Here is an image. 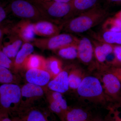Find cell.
Instances as JSON below:
<instances>
[{
	"label": "cell",
	"mask_w": 121,
	"mask_h": 121,
	"mask_svg": "<svg viewBox=\"0 0 121 121\" xmlns=\"http://www.w3.org/2000/svg\"><path fill=\"white\" fill-rule=\"evenodd\" d=\"M79 39L69 33H64L48 37L36 38L32 42L34 47L42 51H57L70 45H78Z\"/></svg>",
	"instance_id": "5b68a950"
},
{
	"label": "cell",
	"mask_w": 121,
	"mask_h": 121,
	"mask_svg": "<svg viewBox=\"0 0 121 121\" xmlns=\"http://www.w3.org/2000/svg\"><path fill=\"white\" fill-rule=\"evenodd\" d=\"M107 16L105 11L95 7L66 21L62 30L69 33L84 32L102 23Z\"/></svg>",
	"instance_id": "6da1fadb"
},
{
	"label": "cell",
	"mask_w": 121,
	"mask_h": 121,
	"mask_svg": "<svg viewBox=\"0 0 121 121\" xmlns=\"http://www.w3.org/2000/svg\"><path fill=\"white\" fill-rule=\"evenodd\" d=\"M77 90L80 98L95 104H104L107 99L101 83L95 76L84 77Z\"/></svg>",
	"instance_id": "277c9868"
},
{
	"label": "cell",
	"mask_w": 121,
	"mask_h": 121,
	"mask_svg": "<svg viewBox=\"0 0 121 121\" xmlns=\"http://www.w3.org/2000/svg\"><path fill=\"white\" fill-rule=\"evenodd\" d=\"M116 17L118 18L121 20V11L117 14L116 15Z\"/></svg>",
	"instance_id": "e575fe53"
},
{
	"label": "cell",
	"mask_w": 121,
	"mask_h": 121,
	"mask_svg": "<svg viewBox=\"0 0 121 121\" xmlns=\"http://www.w3.org/2000/svg\"><path fill=\"white\" fill-rule=\"evenodd\" d=\"M9 9L15 16L21 19L32 22L44 20L39 9L30 0H13L9 5Z\"/></svg>",
	"instance_id": "8992f818"
},
{
	"label": "cell",
	"mask_w": 121,
	"mask_h": 121,
	"mask_svg": "<svg viewBox=\"0 0 121 121\" xmlns=\"http://www.w3.org/2000/svg\"><path fill=\"white\" fill-rule=\"evenodd\" d=\"M30 1L39 9L44 20L54 23L62 25L74 17L71 2L61 3L43 0Z\"/></svg>",
	"instance_id": "7a4b0ae2"
},
{
	"label": "cell",
	"mask_w": 121,
	"mask_h": 121,
	"mask_svg": "<svg viewBox=\"0 0 121 121\" xmlns=\"http://www.w3.org/2000/svg\"><path fill=\"white\" fill-rule=\"evenodd\" d=\"M21 98V88L19 84L0 86V109L7 111L11 117L17 115L19 111Z\"/></svg>",
	"instance_id": "3957f363"
},
{
	"label": "cell",
	"mask_w": 121,
	"mask_h": 121,
	"mask_svg": "<svg viewBox=\"0 0 121 121\" xmlns=\"http://www.w3.org/2000/svg\"><path fill=\"white\" fill-rule=\"evenodd\" d=\"M33 23L28 20L21 19L12 27L9 31L17 35L24 43H32L35 39Z\"/></svg>",
	"instance_id": "9c48e42d"
},
{
	"label": "cell",
	"mask_w": 121,
	"mask_h": 121,
	"mask_svg": "<svg viewBox=\"0 0 121 121\" xmlns=\"http://www.w3.org/2000/svg\"><path fill=\"white\" fill-rule=\"evenodd\" d=\"M46 59L43 56L36 54H31L28 57L23 68L26 70L37 69L45 70Z\"/></svg>",
	"instance_id": "ffe728a7"
},
{
	"label": "cell",
	"mask_w": 121,
	"mask_h": 121,
	"mask_svg": "<svg viewBox=\"0 0 121 121\" xmlns=\"http://www.w3.org/2000/svg\"></svg>",
	"instance_id": "f35d334b"
},
{
	"label": "cell",
	"mask_w": 121,
	"mask_h": 121,
	"mask_svg": "<svg viewBox=\"0 0 121 121\" xmlns=\"http://www.w3.org/2000/svg\"><path fill=\"white\" fill-rule=\"evenodd\" d=\"M80 69L74 68L68 74V83L69 89L77 90L82 82L83 78Z\"/></svg>",
	"instance_id": "603a6c76"
},
{
	"label": "cell",
	"mask_w": 121,
	"mask_h": 121,
	"mask_svg": "<svg viewBox=\"0 0 121 121\" xmlns=\"http://www.w3.org/2000/svg\"><path fill=\"white\" fill-rule=\"evenodd\" d=\"M78 45H69L56 51L58 55L63 58L67 60L74 59L78 57Z\"/></svg>",
	"instance_id": "d4e9b609"
},
{
	"label": "cell",
	"mask_w": 121,
	"mask_h": 121,
	"mask_svg": "<svg viewBox=\"0 0 121 121\" xmlns=\"http://www.w3.org/2000/svg\"><path fill=\"white\" fill-rule=\"evenodd\" d=\"M116 118L115 121H121V119H120V118L118 119V118Z\"/></svg>",
	"instance_id": "8d00e7d4"
},
{
	"label": "cell",
	"mask_w": 121,
	"mask_h": 121,
	"mask_svg": "<svg viewBox=\"0 0 121 121\" xmlns=\"http://www.w3.org/2000/svg\"><path fill=\"white\" fill-rule=\"evenodd\" d=\"M5 39L3 38L2 49L4 53L13 61L17 52L23 43V41L17 35L10 32L6 35Z\"/></svg>",
	"instance_id": "30bf717a"
},
{
	"label": "cell",
	"mask_w": 121,
	"mask_h": 121,
	"mask_svg": "<svg viewBox=\"0 0 121 121\" xmlns=\"http://www.w3.org/2000/svg\"><path fill=\"white\" fill-rule=\"evenodd\" d=\"M98 0H72L74 17L95 8Z\"/></svg>",
	"instance_id": "d6986e66"
},
{
	"label": "cell",
	"mask_w": 121,
	"mask_h": 121,
	"mask_svg": "<svg viewBox=\"0 0 121 121\" xmlns=\"http://www.w3.org/2000/svg\"><path fill=\"white\" fill-rule=\"evenodd\" d=\"M20 78L10 69L0 66V84H18Z\"/></svg>",
	"instance_id": "44dd1931"
},
{
	"label": "cell",
	"mask_w": 121,
	"mask_h": 121,
	"mask_svg": "<svg viewBox=\"0 0 121 121\" xmlns=\"http://www.w3.org/2000/svg\"><path fill=\"white\" fill-rule=\"evenodd\" d=\"M102 78L103 87L107 100L121 101V82L112 72H106Z\"/></svg>",
	"instance_id": "52a82bcc"
},
{
	"label": "cell",
	"mask_w": 121,
	"mask_h": 121,
	"mask_svg": "<svg viewBox=\"0 0 121 121\" xmlns=\"http://www.w3.org/2000/svg\"><path fill=\"white\" fill-rule=\"evenodd\" d=\"M33 25L35 35L44 38L52 37L60 34L62 30V25L46 20L33 22Z\"/></svg>",
	"instance_id": "8fae6325"
},
{
	"label": "cell",
	"mask_w": 121,
	"mask_h": 121,
	"mask_svg": "<svg viewBox=\"0 0 121 121\" xmlns=\"http://www.w3.org/2000/svg\"><path fill=\"white\" fill-rule=\"evenodd\" d=\"M25 76L28 83L43 87L48 85L52 78L47 71L37 69L27 70Z\"/></svg>",
	"instance_id": "4fadbf2b"
},
{
	"label": "cell",
	"mask_w": 121,
	"mask_h": 121,
	"mask_svg": "<svg viewBox=\"0 0 121 121\" xmlns=\"http://www.w3.org/2000/svg\"><path fill=\"white\" fill-rule=\"evenodd\" d=\"M21 98L19 111L33 106L35 101L43 97L46 91L43 87L27 83L21 88Z\"/></svg>",
	"instance_id": "ba28073f"
},
{
	"label": "cell",
	"mask_w": 121,
	"mask_h": 121,
	"mask_svg": "<svg viewBox=\"0 0 121 121\" xmlns=\"http://www.w3.org/2000/svg\"><path fill=\"white\" fill-rule=\"evenodd\" d=\"M102 28L105 31L121 32V20L117 17L107 20L103 25Z\"/></svg>",
	"instance_id": "4316f807"
},
{
	"label": "cell",
	"mask_w": 121,
	"mask_h": 121,
	"mask_svg": "<svg viewBox=\"0 0 121 121\" xmlns=\"http://www.w3.org/2000/svg\"><path fill=\"white\" fill-rule=\"evenodd\" d=\"M78 58L83 63L89 65L93 61L94 55L91 40L86 37L79 39L78 45Z\"/></svg>",
	"instance_id": "7c38bea8"
},
{
	"label": "cell",
	"mask_w": 121,
	"mask_h": 121,
	"mask_svg": "<svg viewBox=\"0 0 121 121\" xmlns=\"http://www.w3.org/2000/svg\"><path fill=\"white\" fill-rule=\"evenodd\" d=\"M17 115L25 121H52L47 112L33 106L21 111Z\"/></svg>",
	"instance_id": "5bb4252c"
},
{
	"label": "cell",
	"mask_w": 121,
	"mask_h": 121,
	"mask_svg": "<svg viewBox=\"0 0 121 121\" xmlns=\"http://www.w3.org/2000/svg\"><path fill=\"white\" fill-rule=\"evenodd\" d=\"M114 74L118 78L121 82V70L117 69L115 72Z\"/></svg>",
	"instance_id": "836d02e7"
},
{
	"label": "cell",
	"mask_w": 121,
	"mask_h": 121,
	"mask_svg": "<svg viewBox=\"0 0 121 121\" xmlns=\"http://www.w3.org/2000/svg\"><path fill=\"white\" fill-rule=\"evenodd\" d=\"M62 63L59 59L54 56H51L46 59L45 70L48 72L54 78L62 70Z\"/></svg>",
	"instance_id": "7402d4cb"
},
{
	"label": "cell",
	"mask_w": 121,
	"mask_h": 121,
	"mask_svg": "<svg viewBox=\"0 0 121 121\" xmlns=\"http://www.w3.org/2000/svg\"><path fill=\"white\" fill-rule=\"evenodd\" d=\"M99 41L111 44H121V32H116L104 31L100 35Z\"/></svg>",
	"instance_id": "cb8c5ba5"
},
{
	"label": "cell",
	"mask_w": 121,
	"mask_h": 121,
	"mask_svg": "<svg viewBox=\"0 0 121 121\" xmlns=\"http://www.w3.org/2000/svg\"><path fill=\"white\" fill-rule=\"evenodd\" d=\"M12 121H25L22 118L17 115L13 116L11 117Z\"/></svg>",
	"instance_id": "d6a6232c"
},
{
	"label": "cell",
	"mask_w": 121,
	"mask_h": 121,
	"mask_svg": "<svg viewBox=\"0 0 121 121\" xmlns=\"http://www.w3.org/2000/svg\"><path fill=\"white\" fill-rule=\"evenodd\" d=\"M113 52L118 62L121 63V46H117L114 47Z\"/></svg>",
	"instance_id": "f546056e"
},
{
	"label": "cell",
	"mask_w": 121,
	"mask_h": 121,
	"mask_svg": "<svg viewBox=\"0 0 121 121\" xmlns=\"http://www.w3.org/2000/svg\"><path fill=\"white\" fill-rule=\"evenodd\" d=\"M48 98L54 100L58 103L63 110L65 113L68 109L67 102L63 97L62 94L56 91H50L46 93Z\"/></svg>",
	"instance_id": "484cf974"
},
{
	"label": "cell",
	"mask_w": 121,
	"mask_h": 121,
	"mask_svg": "<svg viewBox=\"0 0 121 121\" xmlns=\"http://www.w3.org/2000/svg\"><path fill=\"white\" fill-rule=\"evenodd\" d=\"M68 72L62 70L52 80H50L47 86L51 91L63 94L66 93L69 89L68 83Z\"/></svg>",
	"instance_id": "9a60e30c"
},
{
	"label": "cell",
	"mask_w": 121,
	"mask_h": 121,
	"mask_svg": "<svg viewBox=\"0 0 121 121\" xmlns=\"http://www.w3.org/2000/svg\"><path fill=\"white\" fill-rule=\"evenodd\" d=\"M2 42L0 43V66L8 68L14 73L13 61L3 52L2 49Z\"/></svg>",
	"instance_id": "83f0119b"
},
{
	"label": "cell",
	"mask_w": 121,
	"mask_h": 121,
	"mask_svg": "<svg viewBox=\"0 0 121 121\" xmlns=\"http://www.w3.org/2000/svg\"><path fill=\"white\" fill-rule=\"evenodd\" d=\"M0 121H12L11 116L7 111L0 109Z\"/></svg>",
	"instance_id": "f1b7e54d"
},
{
	"label": "cell",
	"mask_w": 121,
	"mask_h": 121,
	"mask_svg": "<svg viewBox=\"0 0 121 121\" xmlns=\"http://www.w3.org/2000/svg\"><path fill=\"white\" fill-rule=\"evenodd\" d=\"M110 0L114 2H119L121 1V0Z\"/></svg>",
	"instance_id": "d590c367"
},
{
	"label": "cell",
	"mask_w": 121,
	"mask_h": 121,
	"mask_svg": "<svg viewBox=\"0 0 121 121\" xmlns=\"http://www.w3.org/2000/svg\"><path fill=\"white\" fill-rule=\"evenodd\" d=\"M61 121H92L89 114L79 108H69L60 119Z\"/></svg>",
	"instance_id": "ac0fdd59"
},
{
	"label": "cell",
	"mask_w": 121,
	"mask_h": 121,
	"mask_svg": "<svg viewBox=\"0 0 121 121\" xmlns=\"http://www.w3.org/2000/svg\"><path fill=\"white\" fill-rule=\"evenodd\" d=\"M9 32V27H2L0 26V43L2 42L5 35H7Z\"/></svg>",
	"instance_id": "1f68e13d"
},
{
	"label": "cell",
	"mask_w": 121,
	"mask_h": 121,
	"mask_svg": "<svg viewBox=\"0 0 121 121\" xmlns=\"http://www.w3.org/2000/svg\"><path fill=\"white\" fill-rule=\"evenodd\" d=\"M103 121L102 120H99V119H97V120H95V121Z\"/></svg>",
	"instance_id": "74e56055"
},
{
	"label": "cell",
	"mask_w": 121,
	"mask_h": 121,
	"mask_svg": "<svg viewBox=\"0 0 121 121\" xmlns=\"http://www.w3.org/2000/svg\"><path fill=\"white\" fill-rule=\"evenodd\" d=\"M94 55L97 60L100 63L105 62L107 57L113 52L114 47L112 44L106 43H99L93 41Z\"/></svg>",
	"instance_id": "e0dca14e"
},
{
	"label": "cell",
	"mask_w": 121,
	"mask_h": 121,
	"mask_svg": "<svg viewBox=\"0 0 121 121\" xmlns=\"http://www.w3.org/2000/svg\"><path fill=\"white\" fill-rule=\"evenodd\" d=\"M7 16V12L5 9L0 4V26H1V24L4 21Z\"/></svg>",
	"instance_id": "4dcf8cb0"
},
{
	"label": "cell",
	"mask_w": 121,
	"mask_h": 121,
	"mask_svg": "<svg viewBox=\"0 0 121 121\" xmlns=\"http://www.w3.org/2000/svg\"><path fill=\"white\" fill-rule=\"evenodd\" d=\"M34 47L32 43H23L13 61L15 73L16 74L19 70L23 68L26 59L34 52Z\"/></svg>",
	"instance_id": "2e32d148"
}]
</instances>
